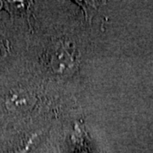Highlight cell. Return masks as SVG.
Wrapping results in <instances>:
<instances>
[{
	"instance_id": "obj_1",
	"label": "cell",
	"mask_w": 153,
	"mask_h": 153,
	"mask_svg": "<svg viewBox=\"0 0 153 153\" xmlns=\"http://www.w3.org/2000/svg\"><path fill=\"white\" fill-rule=\"evenodd\" d=\"M49 63L53 71L58 73H66L71 71L75 66L73 54L66 44H59L50 52Z\"/></svg>"
},
{
	"instance_id": "obj_2",
	"label": "cell",
	"mask_w": 153,
	"mask_h": 153,
	"mask_svg": "<svg viewBox=\"0 0 153 153\" xmlns=\"http://www.w3.org/2000/svg\"><path fill=\"white\" fill-rule=\"evenodd\" d=\"M33 95L25 90L12 92L7 99V106L10 110H26L33 103Z\"/></svg>"
},
{
	"instance_id": "obj_3",
	"label": "cell",
	"mask_w": 153,
	"mask_h": 153,
	"mask_svg": "<svg viewBox=\"0 0 153 153\" xmlns=\"http://www.w3.org/2000/svg\"><path fill=\"white\" fill-rule=\"evenodd\" d=\"M4 53H5V50L4 49V46L0 43V57H2L3 55H4Z\"/></svg>"
}]
</instances>
